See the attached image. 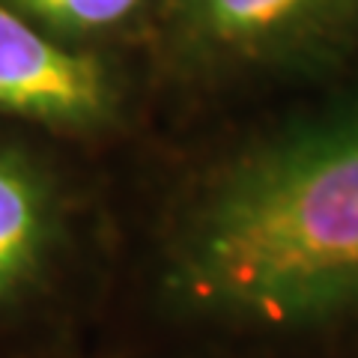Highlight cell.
I'll return each mask as SVG.
<instances>
[{"mask_svg": "<svg viewBox=\"0 0 358 358\" xmlns=\"http://www.w3.org/2000/svg\"><path fill=\"white\" fill-rule=\"evenodd\" d=\"M167 289L233 329L358 313V90L209 176L171 236Z\"/></svg>", "mask_w": 358, "mask_h": 358, "instance_id": "cell-1", "label": "cell"}, {"mask_svg": "<svg viewBox=\"0 0 358 358\" xmlns=\"http://www.w3.org/2000/svg\"><path fill=\"white\" fill-rule=\"evenodd\" d=\"M81 143L0 120V358L54 352L90 263Z\"/></svg>", "mask_w": 358, "mask_h": 358, "instance_id": "cell-2", "label": "cell"}, {"mask_svg": "<svg viewBox=\"0 0 358 358\" xmlns=\"http://www.w3.org/2000/svg\"><path fill=\"white\" fill-rule=\"evenodd\" d=\"M126 102V84L110 54L54 39L0 0V120L90 150L120 131Z\"/></svg>", "mask_w": 358, "mask_h": 358, "instance_id": "cell-3", "label": "cell"}, {"mask_svg": "<svg viewBox=\"0 0 358 358\" xmlns=\"http://www.w3.org/2000/svg\"><path fill=\"white\" fill-rule=\"evenodd\" d=\"M171 39L209 69L308 60L358 36V0H164Z\"/></svg>", "mask_w": 358, "mask_h": 358, "instance_id": "cell-4", "label": "cell"}, {"mask_svg": "<svg viewBox=\"0 0 358 358\" xmlns=\"http://www.w3.org/2000/svg\"><path fill=\"white\" fill-rule=\"evenodd\" d=\"M54 39L84 51L108 48L138 30L164 0H3Z\"/></svg>", "mask_w": 358, "mask_h": 358, "instance_id": "cell-5", "label": "cell"}, {"mask_svg": "<svg viewBox=\"0 0 358 358\" xmlns=\"http://www.w3.org/2000/svg\"><path fill=\"white\" fill-rule=\"evenodd\" d=\"M30 358H69L63 350H54V352H42V355H30Z\"/></svg>", "mask_w": 358, "mask_h": 358, "instance_id": "cell-6", "label": "cell"}]
</instances>
